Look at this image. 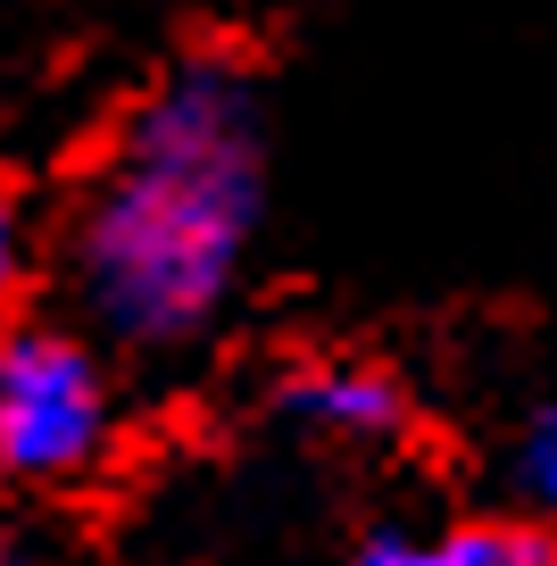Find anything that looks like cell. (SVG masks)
<instances>
[{
	"instance_id": "6da1fadb",
	"label": "cell",
	"mask_w": 557,
	"mask_h": 566,
	"mask_svg": "<svg viewBox=\"0 0 557 566\" xmlns=\"http://www.w3.org/2000/svg\"><path fill=\"white\" fill-rule=\"evenodd\" d=\"M259 92L225 59L175 67L134 108L75 226V292L125 350H183L233 301L259 233Z\"/></svg>"
},
{
	"instance_id": "7a4b0ae2",
	"label": "cell",
	"mask_w": 557,
	"mask_h": 566,
	"mask_svg": "<svg viewBox=\"0 0 557 566\" xmlns=\"http://www.w3.org/2000/svg\"><path fill=\"white\" fill-rule=\"evenodd\" d=\"M108 433H117V391L75 334L0 342V475L75 483L101 467Z\"/></svg>"
},
{
	"instance_id": "3957f363",
	"label": "cell",
	"mask_w": 557,
	"mask_h": 566,
	"mask_svg": "<svg viewBox=\"0 0 557 566\" xmlns=\"http://www.w3.org/2000/svg\"><path fill=\"white\" fill-rule=\"evenodd\" d=\"M275 408L299 433H325V442H391L408 424V400L383 367H358V358H325V367H299L275 391Z\"/></svg>"
},
{
	"instance_id": "277c9868",
	"label": "cell",
	"mask_w": 557,
	"mask_h": 566,
	"mask_svg": "<svg viewBox=\"0 0 557 566\" xmlns=\"http://www.w3.org/2000/svg\"><path fill=\"white\" fill-rule=\"evenodd\" d=\"M349 566H557L540 533L458 525V533H375Z\"/></svg>"
},
{
	"instance_id": "5b68a950",
	"label": "cell",
	"mask_w": 557,
	"mask_h": 566,
	"mask_svg": "<svg viewBox=\"0 0 557 566\" xmlns=\"http://www.w3.org/2000/svg\"><path fill=\"white\" fill-rule=\"evenodd\" d=\"M516 483H524V500H533L540 516H557V400L516 433Z\"/></svg>"
},
{
	"instance_id": "8992f818",
	"label": "cell",
	"mask_w": 557,
	"mask_h": 566,
	"mask_svg": "<svg viewBox=\"0 0 557 566\" xmlns=\"http://www.w3.org/2000/svg\"><path fill=\"white\" fill-rule=\"evenodd\" d=\"M18 275H25V233H18V209H9V192H0V308H9Z\"/></svg>"
},
{
	"instance_id": "52a82bcc",
	"label": "cell",
	"mask_w": 557,
	"mask_h": 566,
	"mask_svg": "<svg viewBox=\"0 0 557 566\" xmlns=\"http://www.w3.org/2000/svg\"><path fill=\"white\" fill-rule=\"evenodd\" d=\"M0 566H34V558H25V549H18V542H0Z\"/></svg>"
}]
</instances>
